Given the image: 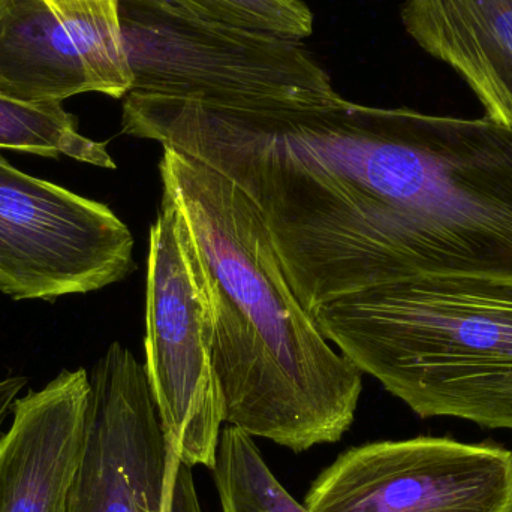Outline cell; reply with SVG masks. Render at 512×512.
Here are the masks:
<instances>
[{"instance_id":"6da1fadb","label":"cell","mask_w":512,"mask_h":512,"mask_svg":"<svg viewBox=\"0 0 512 512\" xmlns=\"http://www.w3.org/2000/svg\"><path fill=\"white\" fill-rule=\"evenodd\" d=\"M159 170L206 268L225 423L297 454L336 444L354 424L364 373L304 309L231 180L171 147Z\"/></svg>"},{"instance_id":"7a4b0ae2","label":"cell","mask_w":512,"mask_h":512,"mask_svg":"<svg viewBox=\"0 0 512 512\" xmlns=\"http://www.w3.org/2000/svg\"><path fill=\"white\" fill-rule=\"evenodd\" d=\"M312 316L328 342L418 417L512 432V283L406 280Z\"/></svg>"},{"instance_id":"3957f363","label":"cell","mask_w":512,"mask_h":512,"mask_svg":"<svg viewBox=\"0 0 512 512\" xmlns=\"http://www.w3.org/2000/svg\"><path fill=\"white\" fill-rule=\"evenodd\" d=\"M117 12L129 93L216 101L337 95L303 41L201 17L167 0H117Z\"/></svg>"},{"instance_id":"277c9868","label":"cell","mask_w":512,"mask_h":512,"mask_svg":"<svg viewBox=\"0 0 512 512\" xmlns=\"http://www.w3.org/2000/svg\"><path fill=\"white\" fill-rule=\"evenodd\" d=\"M146 363L168 445L182 462L215 469L225 402L215 367V321L206 268L167 191L150 227Z\"/></svg>"},{"instance_id":"5b68a950","label":"cell","mask_w":512,"mask_h":512,"mask_svg":"<svg viewBox=\"0 0 512 512\" xmlns=\"http://www.w3.org/2000/svg\"><path fill=\"white\" fill-rule=\"evenodd\" d=\"M89 382L66 512H203L191 466L165 438L143 364L113 342Z\"/></svg>"},{"instance_id":"8992f818","label":"cell","mask_w":512,"mask_h":512,"mask_svg":"<svg viewBox=\"0 0 512 512\" xmlns=\"http://www.w3.org/2000/svg\"><path fill=\"white\" fill-rule=\"evenodd\" d=\"M137 268L128 225L105 204L30 176L0 155V292L54 301Z\"/></svg>"},{"instance_id":"52a82bcc","label":"cell","mask_w":512,"mask_h":512,"mask_svg":"<svg viewBox=\"0 0 512 512\" xmlns=\"http://www.w3.org/2000/svg\"><path fill=\"white\" fill-rule=\"evenodd\" d=\"M303 505L307 512H512V453L447 436L370 442L343 451Z\"/></svg>"},{"instance_id":"ba28073f","label":"cell","mask_w":512,"mask_h":512,"mask_svg":"<svg viewBox=\"0 0 512 512\" xmlns=\"http://www.w3.org/2000/svg\"><path fill=\"white\" fill-rule=\"evenodd\" d=\"M132 75L117 0H0V90L38 102L123 99Z\"/></svg>"},{"instance_id":"9c48e42d","label":"cell","mask_w":512,"mask_h":512,"mask_svg":"<svg viewBox=\"0 0 512 512\" xmlns=\"http://www.w3.org/2000/svg\"><path fill=\"white\" fill-rule=\"evenodd\" d=\"M86 369L62 370L12 406L0 436V512H66L86 435Z\"/></svg>"},{"instance_id":"30bf717a","label":"cell","mask_w":512,"mask_h":512,"mask_svg":"<svg viewBox=\"0 0 512 512\" xmlns=\"http://www.w3.org/2000/svg\"><path fill=\"white\" fill-rule=\"evenodd\" d=\"M400 18L468 84L487 119L512 128V0H405Z\"/></svg>"},{"instance_id":"8fae6325","label":"cell","mask_w":512,"mask_h":512,"mask_svg":"<svg viewBox=\"0 0 512 512\" xmlns=\"http://www.w3.org/2000/svg\"><path fill=\"white\" fill-rule=\"evenodd\" d=\"M0 150L62 156L83 164L116 170L107 144L84 137L75 116L62 102L27 101L0 90Z\"/></svg>"},{"instance_id":"7c38bea8","label":"cell","mask_w":512,"mask_h":512,"mask_svg":"<svg viewBox=\"0 0 512 512\" xmlns=\"http://www.w3.org/2000/svg\"><path fill=\"white\" fill-rule=\"evenodd\" d=\"M215 483L222 512H307L274 477L255 439L242 430H222Z\"/></svg>"},{"instance_id":"4fadbf2b","label":"cell","mask_w":512,"mask_h":512,"mask_svg":"<svg viewBox=\"0 0 512 512\" xmlns=\"http://www.w3.org/2000/svg\"><path fill=\"white\" fill-rule=\"evenodd\" d=\"M201 17L285 38H309L315 17L303 0H167Z\"/></svg>"},{"instance_id":"5bb4252c","label":"cell","mask_w":512,"mask_h":512,"mask_svg":"<svg viewBox=\"0 0 512 512\" xmlns=\"http://www.w3.org/2000/svg\"><path fill=\"white\" fill-rule=\"evenodd\" d=\"M27 379L24 376H9L0 381V436L3 435V424L12 414V406L26 388Z\"/></svg>"},{"instance_id":"9a60e30c","label":"cell","mask_w":512,"mask_h":512,"mask_svg":"<svg viewBox=\"0 0 512 512\" xmlns=\"http://www.w3.org/2000/svg\"><path fill=\"white\" fill-rule=\"evenodd\" d=\"M50 2L59 5V3L84 2V0H50Z\"/></svg>"}]
</instances>
